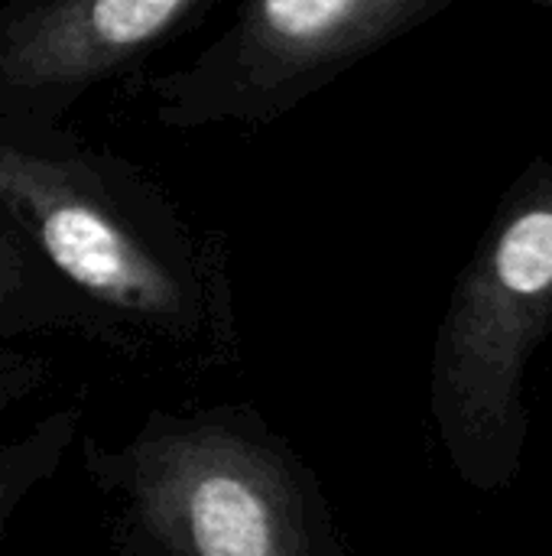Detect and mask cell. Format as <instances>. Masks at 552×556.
<instances>
[{
	"instance_id": "52a82bcc",
	"label": "cell",
	"mask_w": 552,
	"mask_h": 556,
	"mask_svg": "<svg viewBox=\"0 0 552 556\" xmlns=\"http://www.w3.org/2000/svg\"><path fill=\"white\" fill-rule=\"evenodd\" d=\"M81 407L65 404L42 414L26 433L0 440V544L23 505L62 472L68 453L81 443Z\"/></svg>"
},
{
	"instance_id": "ba28073f",
	"label": "cell",
	"mask_w": 552,
	"mask_h": 556,
	"mask_svg": "<svg viewBox=\"0 0 552 556\" xmlns=\"http://www.w3.org/2000/svg\"><path fill=\"white\" fill-rule=\"evenodd\" d=\"M52 378V368L46 358L20 352L13 345L0 342V417L23 401L36 397Z\"/></svg>"
},
{
	"instance_id": "8992f818",
	"label": "cell",
	"mask_w": 552,
	"mask_h": 556,
	"mask_svg": "<svg viewBox=\"0 0 552 556\" xmlns=\"http://www.w3.org/2000/svg\"><path fill=\"white\" fill-rule=\"evenodd\" d=\"M81 336L111 349L98 316L20 238L0 228V342Z\"/></svg>"
},
{
	"instance_id": "6da1fadb",
	"label": "cell",
	"mask_w": 552,
	"mask_h": 556,
	"mask_svg": "<svg viewBox=\"0 0 552 556\" xmlns=\"http://www.w3.org/2000/svg\"><path fill=\"white\" fill-rule=\"evenodd\" d=\"M0 228L85 300L114 352L211 365L234 349L221 241L137 163L72 127L0 124Z\"/></svg>"
},
{
	"instance_id": "5b68a950",
	"label": "cell",
	"mask_w": 552,
	"mask_h": 556,
	"mask_svg": "<svg viewBox=\"0 0 552 556\" xmlns=\"http://www.w3.org/2000/svg\"><path fill=\"white\" fill-rule=\"evenodd\" d=\"M221 0H16L0 7V124L62 127L101 85L137 75Z\"/></svg>"
},
{
	"instance_id": "7a4b0ae2",
	"label": "cell",
	"mask_w": 552,
	"mask_h": 556,
	"mask_svg": "<svg viewBox=\"0 0 552 556\" xmlns=\"http://www.w3.org/2000/svg\"><path fill=\"white\" fill-rule=\"evenodd\" d=\"M117 556H345L316 469L254 407L150 410L127 437H81Z\"/></svg>"
},
{
	"instance_id": "277c9868",
	"label": "cell",
	"mask_w": 552,
	"mask_h": 556,
	"mask_svg": "<svg viewBox=\"0 0 552 556\" xmlns=\"http://www.w3.org/2000/svg\"><path fill=\"white\" fill-rule=\"evenodd\" d=\"M442 10V0H251L185 65L146 81L176 134L267 127L351 65Z\"/></svg>"
},
{
	"instance_id": "3957f363",
	"label": "cell",
	"mask_w": 552,
	"mask_h": 556,
	"mask_svg": "<svg viewBox=\"0 0 552 556\" xmlns=\"http://www.w3.org/2000/svg\"><path fill=\"white\" fill-rule=\"evenodd\" d=\"M552 329V166L508 192L455 280L433 355V420L455 472L475 489L517 476L524 375Z\"/></svg>"
}]
</instances>
